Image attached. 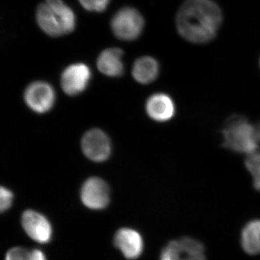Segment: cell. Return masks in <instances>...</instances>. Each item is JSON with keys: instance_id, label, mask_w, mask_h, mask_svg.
<instances>
[{"instance_id": "10", "label": "cell", "mask_w": 260, "mask_h": 260, "mask_svg": "<svg viewBox=\"0 0 260 260\" xmlns=\"http://www.w3.org/2000/svg\"><path fill=\"white\" fill-rule=\"evenodd\" d=\"M22 225L28 237L35 242L45 244L51 240V224L42 214L34 210H26L22 216Z\"/></svg>"}, {"instance_id": "4", "label": "cell", "mask_w": 260, "mask_h": 260, "mask_svg": "<svg viewBox=\"0 0 260 260\" xmlns=\"http://www.w3.org/2000/svg\"><path fill=\"white\" fill-rule=\"evenodd\" d=\"M144 25V19L140 12L132 8H124L118 11L111 23L114 35L124 41H133L139 37Z\"/></svg>"}, {"instance_id": "11", "label": "cell", "mask_w": 260, "mask_h": 260, "mask_svg": "<svg viewBox=\"0 0 260 260\" xmlns=\"http://www.w3.org/2000/svg\"><path fill=\"white\" fill-rule=\"evenodd\" d=\"M147 114L153 120L165 122L171 120L176 113V106L172 98L166 93L153 94L145 105Z\"/></svg>"}, {"instance_id": "3", "label": "cell", "mask_w": 260, "mask_h": 260, "mask_svg": "<svg viewBox=\"0 0 260 260\" xmlns=\"http://www.w3.org/2000/svg\"><path fill=\"white\" fill-rule=\"evenodd\" d=\"M222 135L223 146L236 153L248 155L259 148L255 126L243 116H234L229 118L224 126Z\"/></svg>"}, {"instance_id": "18", "label": "cell", "mask_w": 260, "mask_h": 260, "mask_svg": "<svg viewBox=\"0 0 260 260\" xmlns=\"http://www.w3.org/2000/svg\"><path fill=\"white\" fill-rule=\"evenodd\" d=\"M110 0H79L80 4L89 11L103 12L107 9Z\"/></svg>"}, {"instance_id": "16", "label": "cell", "mask_w": 260, "mask_h": 260, "mask_svg": "<svg viewBox=\"0 0 260 260\" xmlns=\"http://www.w3.org/2000/svg\"><path fill=\"white\" fill-rule=\"evenodd\" d=\"M245 166L253 178L254 188L260 191V150H256L247 155Z\"/></svg>"}, {"instance_id": "19", "label": "cell", "mask_w": 260, "mask_h": 260, "mask_svg": "<svg viewBox=\"0 0 260 260\" xmlns=\"http://www.w3.org/2000/svg\"><path fill=\"white\" fill-rule=\"evenodd\" d=\"M13 194L7 188L2 186L0 189V209L2 212L9 209L13 203Z\"/></svg>"}, {"instance_id": "6", "label": "cell", "mask_w": 260, "mask_h": 260, "mask_svg": "<svg viewBox=\"0 0 260 260\" xmlns=\"http://www.w3.org/2000/svg\"><path fill=\"white\" fill-rule=\"evenodd\" d=\"M81 147L84 155L94 162L105 161L112 151L109 137L99 129L89 130L83 135Z\"/></svg>"}, {"instance_id": "12", "label": "cell", "mask_w": 260, "mask_h": 260, "mask_svg": "<svg viewBox=\"0 0 260 260\" xmlns=\"http://www.w3.org/2000/svg\"><path fill=\"white\" fill-rule=\"evenodd\" d=\"M114 244L126 259L139 257L143 249V241L139 233L129 229H121L116 232Z\"/></svg>"}, {"instance_id": "9", "label": "cell", "mask_w": 260, "mask_h": 260, "mask_svg": "<svg viewBox=\"0 0 260 260\" xmlns=\"http://www.w3.org/2000/svg\"><path fill=\"white\" fill-rule=\"evenodd\" d=\"M91 78V72L86 64L70 65L61 76V88L69 95H78L85 90Z\"/></svg>"}, {"instance_id": "2", "label": "cell", "mask_w": 260, "mask_h": 260, "mask_svg": "<svg viewBox=\"0 0 260 260\" xmlns=\"http://www.w3.org/2000/svg\"><path fill=\"white\" fill-rule=\"evenodd\" d=\"M37 20L46 34L54 37L73 31L76 24L74 13L62 0H46L39 5Z\"/></svg>"}, {"instance_id": "13", "label": "cell", "mask_w": 260, "mask_h": 260, "mask_svg": "<svg viewBox=\"0 0 260 260\" xmlns=\"http://www.w3.org/2000/svg\"><path fill=\"white\" fill-rule=\"evenodd\" d=\"M123 51L117 48L107 49L101 53L97 60L98 69L109 77H119L124 72Z\"/></svg>"}, {"instance_id": "5", "label": "cell", "mask_w": 260, "mask_h": 260, "mask_svg": "<svg viewBox=\"0 0 260 260\" xmlns=\"http://www.w3.org/2000/svg\"><path fill=\"white\" fill-rule=\"evenodd\" d=\"M160 260H206L203 244L192 238L172 241L162 249Z\"/></svg>"}, {"instance_id": "22", "label": "cell", "mask_w": 260, "mask_h": 260, "mask_svg": "<svg viewBox=\"0 0 260 260\" xmlns=\"http://www.w3.org/2000/svg\"><path fill=\"white\" fill-rule=\"evenodd\" d=\"M259 66H260V60H259Z\"/></svg>"}, {"instance_id": "14", "label": "cell", "mask_w": 260, "mask_h": 260, "mask_svg": "<svg viewBox=\"0 0 260 260\" xmlns=\"http://www.w3.org/2000/svg\"><path fill=\"white\" fill-rule=\"evenodd\" d=\"M159 64L151 56H143L135 61L133 65V78L141 84H149L156 79L159 74Z\"/></svg>"}, {"instance_id": "21", "label": "cell", "mask_w": 260, "mask_h": 260, "mask_svg": "<svg viewBox=\"0 0 260 260\" xmlns=\"http://www.w3.org/2000/svg\"><path fill=\"white\" fill-rule=\"evenodd\" d=\"M256 138H257L258 141L260 143V122L258 123L257 125L255 126Z\"/></svg>"}, {"instance_id": "17", "label": "cell", "mask_w": 260, "mask_h": 260, "mask_svg": "<svg viewBox=\"0 0 260 260\" xmlns=\"http://www.w3.org/2000/svg\"><path fill=\"white\" fill-rule=\"evenodd\" d=\"M31 252L23 247L12 248L7 253L5 260H31Z\"/></svg>"}, {"instance_id": "1", "label": "cell", "mask_w": 260, "mask_h": 260, "mask_svg": "<svg viewBox=\"0 0 260 260\" xmlns=\"http://www.w3.org/2000/svg\"><path fill=\"white\" fill-rule=\"evenodd\" d=\"M223 13L210 0H188L179 8L176 24L179 35L193 44H206L217 35Z\"/></svg>"}, {"instance_id": "8", "label": "cell", "mask_w": 260, "mask_h": 260, "mask_svg": "<svg viewBox=\"0 0 260 260\" xmlns=\"http://www.w3.org/2000/svg\"><path fill=\"white\" fill-rule=\"evenodd\" d=\"M82 202L87 208L104 209L110 200V191L107 183L102 179L92 177L87 179L81 189Z\"/></svg>"}, {"instance_id": "7", "label": "cell", "mask_w": 260, "mask_h": 260, "mask_svg": "<svg viewBox=\"0 0 260 260\" xmlns=\"http://www.w3.org/2000/svg\"><path fill=\"white\" fill-rule=\"evenodd\" d=\"M25 104L34 112L44 114L49 112L55 102V92L45 82H34L28 85L24 93Z\"/></svg>"}, {"instance_id": "20", "label": "cell", "mask_w": 260, "mask_h": 260, "mask_svg": "<svg viewBox=\"0 0 260 260\" xmlns=\"http://www.w3.org/2000/svg\"><path fill=\"white\" fill-rule=\"evenodd\" d=\"M31 260H47V259L42 251L34 249L31 252Z\"/></svg>"}, {"instance_id": "15", "label": "cell", "mask_w": 260, "mask_h": 260, "mask_svg": "<svg viewBox=\"0 0 260 260\" xmlns=\"http://www.w3.org/2000/svg\"><path fill=\"white\" fill-rule=\"evenodd\" d=\"M243 249L248 254L256 255L260 253V220L249 222L244 229L241 237Z\"/></svg>"}]
</instances>
